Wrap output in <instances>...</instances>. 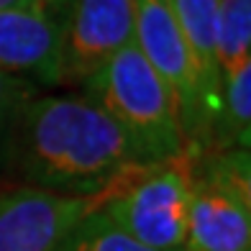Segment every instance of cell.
Instances as JSON below:
<instances>
[{
    "label": "cell",
    "instance_id": "obj_1",
    "mask_svg": "<svg viewBox=\"0 0 251 251\" xmlns=\"http://www.w3.org/2000/svg\"><path fill=\"white\" fill-rule=\"evenodd\" d=\"M136 167L126 133L87 95L31 98L0 151V169L18 187L98 202Z\"/></svg>",
    "mask_w": 251,
    "mask_h": 251
},
{
    "label": "cell",
    "instance_id": "obj_2",
    "mask_svg": "<svg viewBox=\"0 0 251 251\" xmlns=\"http://www.w3.org/2000/svg\"><path fill=\"white\" fill-rule=\"evenodd\" d=\"M82 87L126 133L141 167L172 162L185 151L177 102L136 44L102 62Z\"/></svg>",
    "mask_w": 251,
    "mask_h": 251
},
{
    "label": "cell",
    "instance_id": "obj_3",
    "mask_svg": "<svg viewBox=\"0 0 251 251\" xmlns=\"http://www.w3.org/2000/svg\"><path fill=\"white\" fill-rule=\"evenodd\" d=\"M98 208L139 244L154 251L187 249L190 156L136 167L100 198Z\"/></svg>",
    "mask_w": 251,
    "mask_h": 251
},
{
    "label": "cell",
    "instance_id": "obj_4",
    "mask_svg": "<svg viewBox=\"0 0 251 251\" xmlns=\"http://www.w3.org/2000/svg\"><path fill=\"white\" fill-rule=\"evenodd\" d=\"M190 156V215L185 251H251L249 151Z\"/></svg>",
    "mask_w": 251,
    "mask_h": 251
},
{
    "label": "cell",
    "instance_id": "obj_5",
    "mask_svg": "<svg viewBox=\"0 0 251 251\" xmlns=\"http://www.w3.org/2000/svg\"><path fill=\"white\" fill-rule=\"evenodd\" d=\"M133 44L177 102L185 151L192 156L202 154L208 141L205 90L195 56L167 0H133Z\"/></svg>",
    "mask_w": 251,
    "mask_h": 251
},
{
    "label": "cell",
    "instance_id": "obj_6",
    "mask_svg": "<svg viewBox=\"0 0 251 251\" xmlns=\"http://www.w3.org/2000/svg\"><path fill=\"white\" fill-rule=\"evenodd\" d=\"M133 44V0H67L62 82H79Z\"/></svg>",
    "mask_w": 251,
    "mask_h": 251
},
{
    "label": "cell",
    "instance_id": "obj_7",
    "mask_svg": "<svg viewBox=\"0 0 251 251\" xmlns=\"http://www.w3.org/2000/svg\"><path fill=\"white\" fill-rule=\"evenodd\" d=\"M98 208L90 198H64L33 187L0 190V251H56L62 238Z\"/></svg>",
    "mask_w": 251,
    "mask_h": 251
},
{
    "label": "cell",
    "instance_id": "obj_8",
    "mask_svg": "<svg viewBox=\"0 0 251 251\" xmlns=\"http://www.w3.org/2000/svg\"><path fill=\"white\" fill-rule=\"evenodd\" d=\"M64 10H0V72L33 85H62Z\"/></svg>",
    "mask_w": 251,
    "mask_h": 251
},
{
    "label": "cell",
    "instance_id": "obj_9",
    "mask_svg": "<svg viewBox=\"0 0 251 251\" xmlns=\"http://www.w3.org/2000/svg\"><path fill=\"white\" fill-rule=\"evenodd\" d=\"M187 47L195 56L205 90V121L208 141L202 154L218 151V118H221V70L215 59V33H218V0H167ZM200 156V154H198Z\"/></svg>",
    "mask_w": 251,
    "mask_h": 251
},
{
    "label": "cell",
    "instance_id": "obj_10",
    "mask_svg": "<svg viewBox=\"0 0 251 251\" xmlns=\"http://www.w3.org/2000/svg\"><path fill=\"white\" fill-rule=\"evenodd\" d=\"M251 144V59L221 77V118L218 151L244 149Z\"/></svg>",
    "mask_w": 251,
    "mask_h": 251
},
{
    "label": "cell",
    "instance_id": "obj_11",
    "mask_svg": "<svg viewBox=\"0 0 251 251\" xmlns=\"http://www.w3.org/2000/svg\"><path fill=\"white\" fill-rule=\"evenodd\" d=\"M215 59L221 77L251 59V0H218Z\"/></svg>",
    "mask_w": 251,
    "mask_h": 251
},
{
    "label": "cell",
    "instance_id": "obj_12",
    "mask_svg": "<svg viewBox=\"0 0 251 251\" xmlns=\"http://www.w3.org/2000/svg\"><path fill=\"white\" fill-rule=\"evenodd\" d=\"M56 251H154V249L131 238L100 208H95L62 238Z\"/></svg>",
    "mask_w": 251,
    "mask_h": 251
},
{
    "label": "cell",
    "instance_id": "obj_13",
    "mask_svg": "<svg viewBox=\"0 0 251 251\" xmlns=\"http://www.w3.org/2000/svg\"><path fill=\"white\" fill-rule=\"evenodd\" d=\"M36 93H39V85L26 82V79L13 77L8 72H0V151H3L5 136L16 121L18 110L31 98H36Z\"/></svg>",
    "mask_w": 251,
    "mask_h": 251
},
{
    "label": "cell",
    "instance_id": "obj_14",
    "mask_svg": "<svg viewBox=\"0 0 251 251\" xmlns=\"http://www.w3.org/2000/svg\"><path fill=\"white\" fill-rule=\"evenodd\" d=\"M5 8H51V10H64L67 0H0V10Z\"/></svg>",
    "mask_w": 251,
    "mask_h": 251
}]
</instances>
